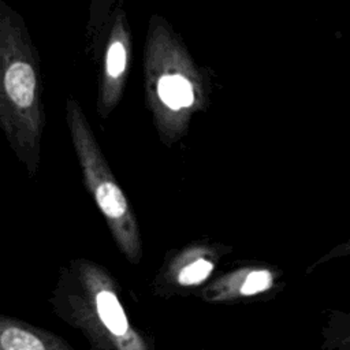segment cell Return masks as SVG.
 I'll return each mask as SVG.
<instances>
[{"label": "cell", "mask_w": 350, "mask_h": 350, "mask_svg": "<svg viewBox=\"0 0 350 350\" xmlns=\"http://www.w3.org/2000/svg\"><path fill=\"white\" fill-rule=\"evenodd\" d=\"M18 15L1 7V123L10 142L34 172L42 133V111L37 63Z\"/></svg>", "instance_id": "cell-1"}, {"label": "cell", "mask_w": 350, "mask_h": 350, "mask_svg": "<svg viewBox=\"0 0 350 350\" xmlns=\"http://www.w3.org/2000/svg\"><path fill=\"white\" fill-rule=\"evenodd\" d=\"M67 122L85 182L97 205L111 221H124L129 215L127 200L113 179L83 112L72 98L67 101Z\"/></svg>", "instance_id": "cell-2"}, {"label": "cell", "mask_w": 350, "mask_h": 350, "mask_svg": "<svg viewBox=\"0 0 350 350\" xmlns=\"http://www.w3.org/2000/svg\"><path fill=\"white\" fill-rule=\"evenodd\" d=\"M129 63V34L123 26L122 18L116 19L112 30L111 41L105 55V74H104V104L108 109L109 104L113 107L122 90L123 78Z\"/></svg>", "instance_id": "cell-3"}, {"label": "cell", "mask_w": 350, "mask_h": 350, "mask_svg": "<svg viewBox=\"0 0 350 350\" xmlns=\"http://www.w3.org/2000/svg\"><path fill=\"white\" fill-rule=\"evenodd\" d=\"M159 100L172 111L191 107L194 103V86L182 74H165L157 82Z\"/></svg>", "instance_id": "cell-4"}, {"label": "cell", "mask_w": 350, "mask_h": 350, "mask_svg": "<svg viewBox=\"0 0 350 350\" xmlns=\"http://www.w3.org/2000/svg\"><path fill=\"white\" fill-rule=\"evenodd\" d=\"M97 313L104 323V325L112 332L113 335H123L126 334L129 324L126 314L123 312L122 305L119 304L118 298L111 291H100L97 298Z\"/></svg>", "instance_id": "cell-5"}, {"label": "cell", "mask_w": 350, "mask_h": 350, "mask_svg": "<svg viewBox=\"0 0 350 350\" xmlns=\"http://www.w3.org/2000/svg\"><path fill=\"white\" fill-rule=\"evenodd\" d=\"M324 338L327 349L350 350V312H331L325 325Z\"/></svg>", "instance_id": "cell-6"}, {"label": "cell", "mask_w": 350, "mask_h": 350, "mask_svg": "<svg viewBox=\"0 0 350 350\" xmlns=\"http://www.w3.org/2000/svg\"><path fill=\"white\" fill-rule=\"evenodd\" d=\"M0 345L3 350H45L42 342L37 336L16 327L3 329Z\"/></svg>", "instance_id": "cell-7"}, {"label": "cell", "mask_w": 350, "mask_h": 350, "mask_svg": "<svg viewBox=\"0 0 350 350\" xmlns=\"http://www.w3.org/2000/svg\"><path fill=\"white\" fill-rule=\"evenodd\" d=\"M212 271V264L205 260H197L193 264L183 268L179 273V283L196 284L202 282Z\"/></svg>", "instance_id": "cell-8"}, {"label": "cell", "mask_w": 350, "mask_h": 350, "mask_svg": "<svg viewBox=\"0 0 350 350\" xmlns=\"http://www.w3.org/2000/svg\"><path fill=\"white\" fill-rule=\"evenodd\" d=\"M272 283V276L268 271H254L247 275L245 283L242 284L241 293L245 295H252L267 290Z\"/></svg>", "instance_id": "cell-9"}, {"label": "cell", "mask_w": 350, "mask_h": 350, "mask_svg": "<svg viewBox=\"0 0 350 350\" xmlns=\"http://www.w3.org/2000/svg\"><path fill=\"white\" fill-rule=\"evenodd\" d=\"M349 256H350V239H347V241H345V242L336 245L334 249H331V250L319 261V264L327 262V261H329V260H332V258H338V257L340 258V257H349Z\"/></svg>", "instance_id": "cell-10"}]
</instances>
